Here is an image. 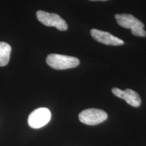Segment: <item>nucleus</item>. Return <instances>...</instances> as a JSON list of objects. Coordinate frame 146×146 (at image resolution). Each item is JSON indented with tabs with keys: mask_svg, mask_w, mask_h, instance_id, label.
<instances>
[{
	"mask_svg": "<svg viewBox=\"0 0 146 146\" xmlns=\"http://www.w3.org/2000/svg\"><path fill=\"white\" fill-rule=\"evenodd\" d=\"M114 18L120 27L131 29V33L133 35L141 37L146 36V31L143 29L144 24L131 14H115Z\"/></svg>",
	"mask_w": 146,
	"mask_h": 146,
	"instance_id": "obj_1",
	"label": "nucleus"
},
{
	"mask_svg": "<svg viewBox=\"0 0 146 146\" xmlns=\"http://www.w3.org/2000/svg\"><path fill=\"white\" fill-rule=\"evenodd\" d=\"M46 62L51 68L56 70H65L78 66L80 61L77 58L72 56L52 54L47 56Z\"/></svg>",
	"mask_w": 146,
	"mask_h": 146,
	"instance_id": "obj_2",
	"label": "nucleus"
},
{
	"mask_svg": "<svg viewBox=\"0 0 146 146\" xmlns=\"http://www.w3.org/2000/svg\"><path fill=\"white\" fill-rule=\"evenodd\" d=\"M36 16L38 21L45 26L56 27L58 30L61 31L68 30L66 22L57 14L49 13L45 11L39 10L36 12Z\"/></svg>",
	"mask_w": 146,
	"mask_h": 146,
	"instance_id": "obj_3",
	"label": "nucleus"
},
{
	"mask_svg": "<svg viewBox=\"0 0 146 146\" xmlns=\"http://www.w3.org/2000/svg\"><path fill=\"white\" fill-rule=\"evenodd\" d=\"M108 118L105 111L96 108H89L82 111L78 115L80 121L87 125H97L104 122Z\"/></svg>",
	"mask_w": 146,
	"mask_h": 146,
	"instance_id": "obj_4",
	"label": "nucleus"
},
{
	"mask_svg": "<svg viewBox=\"0 0 146 146\" xmlns=\"http://www.w3.org/2000/svg\"><path fill=\"white\" fill-rule=\"evenodd\" d=\"M51 112L46 108H39L31 113L28 118L29 125L33 129H39L50 122Z\"/></svg>",
	"mask_w": 146,
	"mask_h": 146,
	"instance_id": "obj_5",
	"label": "nucleus"
},
{
	"mask_svg": "<svg viewBox=\"0 0 146 146\" xmlns=\"http://www.w3.org/2000/svg\"><path fill=\"white\" fill-rule=\"evenodd\" d=\"M91 35L96 41L104 45L117 46V45H122L125 43L123 40L112 35L110 33L102 31L96 29H91Z\"/></svg>",
	"mask_w": 146,
	"mask_h": 146,
	"instance_id": "obj_6",
	"label": "nucleus"
},
{
	"mask_svg": "<svg viewBox=\"0 0 146 146\" xmlns=\"http://www.w3.org/2000/svg\"><path fill=\"white\" fill-rule=\"evenodd\" d=\"M112 91L115 96L118 97L120 99L125 100L127 104L133 107H139L141 104V99L136 91L130 89H127L125 91L114 87Z\"/></svg>",
	"mask_w": 146,
	"mask_h": 146,
	"instance_id": "obj_7",
	"label": "nucleus"
},
{
	"mask_svg": "<svg viewBox=\"0 0 146 146\" xmlns=\"http://www.w3.org/2000/svg\"><path fill=\"white\" fill-rule=\"evenodd\" d=\"M12 48L8 43L0 42V66H5L10 60Z\"/></svg>",
	"mask_w": 146,
	"mask_h": 146,
	"instance_id": "obj_8",
	"label": "nucleus"
},
{
	"mask_svg": "<svg viewBox=\"0 0 146 146\" xmlns=\"http://www.w3.org/2000/svg\"><path fill=\"white\" fill-rule=\"evenodd\" d=\"M91 1H106V0H91Z\"/></svg>",
	"mask_w": 146,
	"mask_h": 146,
	"instance_id": "obj_9",
	"label": "nucleus"
}]
</instances>
